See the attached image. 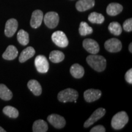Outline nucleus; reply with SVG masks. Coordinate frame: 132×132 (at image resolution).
Segmentation results:
<instances>
[{
	"label": "nucleus",
	"mask_w": 132,
	"mask_h": 132,
	"mask_svg": "<svg viewBox=\"0 0 132 132\" xmlns=\"http://www.w3.org/2000/svg\"><path fill=\"white\" fill-rule=\"evenodd\" d=\"M86 61L90 67L97 72H103L106 68V60L103 56L90 54L87 57Z\"/></svg>",
	"instance_id": "obj_1"
},
{
	"label": "nucleus",
	"mask_w": 132,
	"mask_h": 132,
	"mask_svg": "<svg viewBox=\"0 0 132 132\" xmlns=\"http://www.w3.org/2000/svg\"><path fill=\"white\" fill-rule=\"evenodd\" d=\"M128 122V116L126 112L120 111L114 116L111 120V126L114 129L120 130L124 127Z\"/></svg>",
	"instance_id": "obj_2"
},
{
	"label": "nucleus",
	"mask_w": 132,
	"mask_h": 132,
	"mask_svg": "<svg viewBox=\"0 0 132 132\" xmlns=\"http://www.w3.org/2000/svg\"><path fill=\"white\" fill-rule=\"evenodd\" d=\"M78 97V93L73 89L67 88L60 91L57 94V99L59 101L66 103L77 100Z\"/></svg>",
	"instance_id": "obj_3"
},
{
	"label": "nucleus",
	"mask_w": 132,
	"mask_h": 132,
	"mask_svg": "<svg viewBox=\"0 0 132 132\" xmlns=\"http://www.w3.org/2000/svg\"><path fill=\"white\" fill-rule=\"evenodd\" d=\"M52 39L57 47L64 48L69 45V40L67 36L64 32L61 31H57L53 33Z\"/></svg>",
	"instance_id": "obj_4"
},
{
	"label": "nucleus",
	"mask_w": 132,
	"mask_h": 132,
	"mask_svg": "<svg viewBox=\"0 0 132 132\" xmlns=\"http://www.w3.org/2000/svg\"><path fill=\"white\" fill-rule=\"evenodd\" d=\"M44 21L48 28L53 29L57 26L59 21V16L55 12H48L44 16Z\"/></svg>",
	"instance_id": "obj_5"
},
{
	"label": "nucleus",
	"mask_w": 132,
	"mask_h": 132,
	"mask_svg": "<svg viewBox=\"0 0 132 132\" xmlns=\"http://www.w3.org/2000/svg\"><path fill=\"white\" fill-rule=\"evenodd\" d=\"M34 64L39 73H45L48 71L49 62L45 56L38 55L35 58Z\"/></svg>",
	"instance_id": "obj_6"
},
{
	"label": "nucleus",
	"mask_w": 132,
	"mask_h": 132,
	"mask_svg": "<svg viewBox=\"0 0 132 132\" xmlns=\"http://www.w3.org/2000/svg\"><path fill=\"white\" fill-rule=\"evenodd\" d=\"M104 46L108 52L111 53L120 52L122 47L121 42L116 38H111L107 40L104 44Z\"/></svg>",
	"instance_id": "obj_7"
},
{
	"label": "nucleus",
	"mask_w": 132,
	"mask_h": 132,
	"mask_svg": "<svg viewBox=\"0 0 132 132\" xmlns=\"http://www.w3.org/2000/svg\"><path fill=\"white\" fill-rule=\"evenodd\" d=\"M106 113V110L103 108H99L92 114L90 118L87 119L84 123V127L85 128L89 127L90 125L94 124L95 122L101 119Z\"/></svg>",
	"instance_id": "obj_8"
},
{
	"label": "nucleus",
	"mask_w": 132,
	"mask_h": 132,
	"mask_svg": "<svg viewBox=\"0 0 132 132\" xmlns=\"http://www.w3.org/2000/svg\"><path fill=\"white\" fill-rule=\"evenodd\" d=\"M47 120L54 128L58 129L64 127L66 123L65 119L61 116L56 114H52L48 116Z\"/></svg>",
	"instance_id": "obj_9"
},
{
	"label": "nucleus",
	"mask_w": 132,
	"mask_h": 132,
	"mask_svg": "<svg viewBox=\"0 0 132 132\" xmlns=\"http://www.w3.org/2000/svg\"><path fill=\"white\" fill-rule=\"evenodd\" d=\"M84 48L91 54H97L100 50L98 44L92 39H86L82 42Z\"/></svg>",
	"instance_id": "obj_10"
},
{
	"label": "nucleus",
	"mask_w": 132,
	"mask_h": 132,
	"mask_svg": "<svg viewBox=\"0 0 132 132\" xmlns=\"http://www.w3.org/2000/svg\"><path fill=\"white\" fill-rule=\"evenodd\" d=\"M18 21L15 19H11L6 21L5 25L4 34L7 37H11L14 35L17 30Z\"/></svg>",
	"instance_id": "obj_11"
},
{
	"label": "nucleus",
	"mask_w": 132,
	"mask_h": 132,
	"mask_svg": "<svg viewBox=\"0 0 132 132\" xmlns=\"http://www.w3.org/2000/svg\"><path fill=\"white\" fill-rule=\"evenodd\" d=\"M44 14L40 10H36L32 12L30 20V25L32 28H38L42 24Z\"/></svg>",
	"instance_id": "obj_12"
},
{
	"label": "nucleus",
	"mask_w": 132,
	"mask_h": 132,
	"mask_svg": "<svg viewBox=\"0 0 132 132\" xmlns=\"http://www.w3.org/2000/svg\"><path fill=\"white\" fill-rule=\"evenodd\" d=\"M102 95L101 90L94 89H89L84 92V98L86 102H93L100 98Z\"/></svg>",
	"instance_id": "obj_13"
},
{
	"label": "nucleus",
	"mask_w": 132,
	"mask_h": 132,
	"mask_svg": "<svg viewBox=\"0 0 132 132\" xmlns=\"http://www.w3.org/2000/svg\"><path fill=\"white\" fill-rule=\"evenodd\" d=\"M95 0H79L75 4L76 9L80 12H84L94 6Z\"/></svg>",
	"instance_id": "obj_14"
},
{
	"label": "nucleus",
	"mask_w": 132,
	"mask_h": 132,
	"mask_svg": "<svg viewBox=\"0 0 132 132\" xmlns=\"http://www.w3.org/2000/svg\"><path fill=\"white\" fill-rule=\"evenodd\" d=\"M18 52L16 48L14 45H9L6 48V51L3 54V59L6 60L11 61L15 59L18 56Z\"/></svg>",
	"instance_id": "obj_15"
},
{
	"label": "nucleus",
	"mask_w": 132,
	"mask_h": 132,
	"mask_svg": "<svg viewBox=\"0 0 132 132\" xmlns=\"http://www.w3.org/2000/svg\"><path fill=\"white\" fill-rule=\"evenodd\" d=\"M123 6L117 3H112L107 6L106 13L110 16H116L122 11Z\"/></svg>",
	"instance_id": "obj_16"
},
{
	"label": "nucleus",
	"mask_w": 132,
	"mask_h": 132,
	"mask_svg": "<svg viewBox=\"0 0 132 132\" xmlns=\"http://www.w3.org/2000/svg\"><path fill=\"white\" fill-rule=\"evenodd\" d=\"M28 87L33 94L36 96H39L42 94V89L40 84L36 80H31L28 82Z\"/></svg>",
	"instance_id": "obj_17"
},
{
	"label": "nucleus",
	"mask_w": 132,
	"mask_h": 132,
	"mask_svg": "<svg viewBox=\"0 0 132 132\" xmlns=\"http://www.w3.org/2000/svg\"><path fill=\"white\" fill-rule=\"evenodd\" d=\"M35 53L36 51L33 47H28L26 48L21 52L20 55L19 61L21 63L24 62L27 60H28L29 59L31 58L32 56H34Z\"/></svg>",
	"instance_id": "obj_18"
},
{
	"label": "nucleus",
	"mask_w": 132,
	"mask_h": 132,
	"mask_svg": "<svg viewBox=\"0 0 132 132\" xmlns=\"http://www.w3.org/2000/svg\"><path fill=\"white\" fill-rule=\"evenodd\" d=\"M70 72L74 78H81L85 74V69L83 67L78 64H74L71 66Z\"/></svg>",
	"instance_id": "obj_19"
},
{
	"label": "nucleus",
	"mask_w": 132,
	"mask_h": 132,
	"mask_svg": "<svg viewBox=\"0 0 132 132\" xmlns=\"http://www.w3.org/2000/svg\"><path fill=\"white\" fill-rule=\"evenodd\" d=\"M48 125L45 121L42 119L36 120L33 123V132H46L48 130Z\"/></svg>",
	"instance_id": "obj_20"
},
{
	"label": "nucleus",
	"mask_w": 132,
	"mask_h": 132,
	"mask_svg": "<svg viewBox=\"0 0 132 132\" xmlns=\"http://www.w3.org/2000/svg\"><path fill=\"white\" fill-rule=\"evenodd\" d=\"M13 94L11 90L4 84H0V98L3 100H10Z\"/></svg>",
	"instance_id": "obj_21"
},
{
	"label": "nucleus",
	"mask_w": 132,
	"mask_h": 132,
	"mask_svg": "<svg viewBox=\"0 0 132 132\" xmlns=\"http://www.w3.org/2000/svg\"><path fill=\"white\" fill-rule=\"evenodd\" d=\"M65 55L62 52L59 50H53L50 53L49 59L53 63H59L64 60Z\"/></svg>",
	"instance_id": "obj_22"
},
{
	"label": "nucleus",
	"mask_w": 132,
	"mask_h": 132,
	"mask_svg": "<svg viewBox=\"0 0 132 132\" xmlns=\"http://www.w3.org/2000/svg\"><path fill=\"white\" fill-rule=\"evenodd\" d=\"M17 40L21 45L25 46L29 44V34L23 29H20L17 33Z\"/></svg>",
	"instance_id": "obj_23"
},
{
	"label": "nucleus",
	"mask_w": 132,
	"mask_h": 132,
	"mask_svg": "<svg viewBox=\"0 0 132 132\" xmlns=\"http://www.w3.org/2000/svg\"><path fill=\"white\" fill-rule=\"evenodd\" d=\"M88 20L92 23L102 24L105 21V17L101 14L94 12L90 13L88 16Z\"/></svg>",
	"instance_id": "obj_24"
},
{
	"label": "nucleus",
	"mask_w": 132,
	"mask_h": 132,
	"mask_svg": "<svg viewBox=\"0 0 132 132\" xmlns=\"http://www.w3.org/2000/svg\"><path fill=\"white\" fill-rule=\"evenodd\" d=\"M3 113L5 115L7 116L8 117L11 118L15 119L19 117V113L17 109H16L14 107L11 106H5L3 110Z\"/></svg>",
	"instance_id": "obj_25"
},
{
	"label": "nucleus",
	"mask_w": 132,
	"mask_h": 132,
	"mask_svg": "<svg viewBox=\"0 0 132 132\" xmlns=\"http://www.w3.org/2000/svg\"><path fill=\"white\" fill-rule=\"evenodd\" d=\"M108 30L114 36H119L121 34L122 28L120 24L117 21H113L109 24Z\"/></svg>",
	"instance_id": "obj_26"
},
{
	"label": "nucleus",
	"mask_w": 132,
	"mask_h": 132,
	"mask_svg": "<svg viewBox=\"0 0 132 132\" xmlns=\"http://www.w3.org/2000/svg\"><path fill=\"white\" fill-rule=\"evenodd\" d=\"M93 32V29L89 24L85 21H81L79 27V33L81 36H85L89 34H92Z\"/></svg>",
	"instance_id": "obj_27"
},
{
	"label": "nucleus",
	"mask_w": 132,
	"mask_h": 132,
	"mask_svg": "<svg viewBox=\"0 0 132 132\" xmlns=\"http://www.w3.org/2000/svg\"><path fill=\"white\" fill-rule=\"evenodd\" d=\"M123 29L127 32H131L132 31V19L126 20L123 23Z\"/></svg>",
	"instance_id": "obj_28"
},
{
	"label": "nucleus",
	"mask_w": 132,
	"mask_h": 132,
	"mask_svg": "<svg viewBox=\"0 0 132 132\" xmlns=\"http://www.w3.org/2000/svg\"><path fill=\"white\" fill-rule=\"evenodd\" d=\"M125 79L129 84H132V69H130L125 74Z\"/></svg>",
	"instance_id": "obj_29"
},
{
	"label": "nucleus",
	"mask_w": 132,
	"mask_h": 132,
	"mask_svg": "<svg viewBox=\"0 0 132 132\" xmlns=\"http://www.w3.org/2000/svg\"><path fill=\"white\" fill-rule=\"evenodd\" d=\"M90 132H105L106 130L105 128L104 127L103 125H97V126L94 127L91 130H90Z\"/></svg>",
	"instance_id": "obj_30"
},
{
	"label": "nucleus",
	"mask_w": 132,
	"mask_h": 132,
	"mask_svg": "<svg viewBox=\"0 0 132 132\" xmlns=\"http://www.w3.org/2000/svg\"><path fill=\"white\" fill-rule=\"evenodd\" d=\"M128 50H129V52L131 53H132V43H130L129 47H128Z\"/></svg>",
	"instance_id": "obj_31"
},
{
	"label": "nucleus",
	"mask_w": 132,
	"mask_h": 132,
	"mask_svg": "<svg viewBox=\"0 0 132 132\" xmlns=\"http://www.w3.org/2000/svg\"><path fill=\"white\" fill-rule=\"evenodd\" d=\"M0 132H6V130H5L4 128L0 127Z\"/></svg>",
	"instance_id": "obj_32"
}]
</instances>
